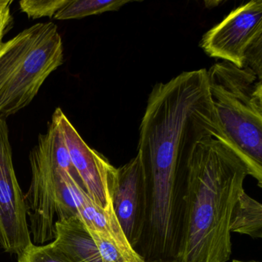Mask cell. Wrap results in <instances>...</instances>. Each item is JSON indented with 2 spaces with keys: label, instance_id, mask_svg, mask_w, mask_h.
<instances>
[{
  "label": "cell",
  "instance_id": "obj_1",
  "mask_svg": "<svg viewBox=\"0 0 262 262\" xmlns=\"http://www.w3.org/2000/svg\"><path fill=\"white\" fill-rule=\"evenodd\" d=\"M207 137L223 142L207 70L183 72L153 86L139 128L137 153L151 209L172 211L182 204L191 156Z\"/></svg>",
  "mask_w": 262,
  "mask_h": 262
},
{
  "label": "cell",
  "instance_id": "obj_2",
  "mask_svg": "<svg viewBox=\"0 0 262 262\" xmlns=\"http://www.w3.org/2000/svg\"><path fill=\"white\" fill-rule=\"evenodd\" d=\"M249 171L222 141L202 139L188 165L183 217L173 262H227L231 254L233 207Z\"/></svg>",
  "mask_w": 262,
  "mask_h": 262
},
{
  "label": "cell",
  "instance_id": "obj_3",
  "mask_svg": "<svg viewBox=\"0 0 262 262\" xmlns=\"http://www.w3.org/2000/svg\"><path fill=\"white\" fill-rule=\"evenodd\" d=\"M207 76L223 142L262 188V79L225 61L211 66Z\"/></svg>",
  "mask_w": 262,
  "mask_h": 262
},
{
  "label": "cell",
  "instance_id": "obj_4",
  "mask_svg": "<svg viewBox=\"0 0 262 262\" xmlns=\"http://www.w3.org/2000/svg\"><path fill=\"white\" fill-rule=\"evenodd\" d=\"M32 179L24 195L30 235L34 245L55 238V223L77 215L73 186L82 184L75 170L62 133L53 119L30 155Z\"/></svg>",
  "mask_w": 262,
  "mask_h": 262
},
{
  "label": "cell",
  "instance_id": "obj_5",
  "mask_svg": "<svg viewBox=\"0 0 262 262\" xmlns=\"http://www.w3.org/2000/svg\"><path fill=\"white\" fill-rule=\"evenodd\" d=\"M63 63L56 24L39 23L0 46V119L31 103L42 84Z\"/></svg>",
  "mask_w": 262,
  "mask_h": 262
},
{
  "label": "cell",
  "instance_id": "obj_6",
  "mask_svg": "<svg viewBox=\"0 0 262 262\" xmlns=\"http://www.w3.org/2000/svg\"><path fill=\"white\" fill-rule=\"evenodd\" d=\"M200 47L209 57L252 71L262 79V0H251L208 30Z\"/></svg>",
  "mask_w": 262,
  "mask_h": 262
},
{
  "label": "cell",
  "instance_id": "obj_7",
  "mask_svg": "<svg viewBox=\"0 0 262 262\" xmlns=\"http://www.w3.org/2000/svg\"><path fill=\"white\" fill-rule=\"evenodd\" d=\"M32 242L24 193L18 182L5 119H0V246L19 255Z\"/></svg>",
  "mask_w": 262,
  "mask_h": 262
},
{
  "label": "cell",
  "instance_id": "obj_8",
  "mask_svg": "<svg viewBox=\"0 0 262 262\" xmlns=\"http://www.w3.org/2000/svg\"><path fill=\"white\" fill-rule=\"evenodd\" d=\"M52 119L62 133L72 163L85 192L101 208L114 211L112 194L117 168L103 155L85 143L60 108L55 110Z\"/></svg>",
  "mask_w": 262,
  "mask_h": 262
},
{
  "label": "cell",
  "instance_id": "obj_9",
  "mask_svg": "<svg viewBox=\"0 0 262 262\" xmlns=\"http://www.w3.org/2000/svg\"><path fill=\"white\" fill-rule=\"evenodd\" d=\"M112 203L116 219L135 250L143 232L146 213L145 176L139 155L117 168Z\"/></svg>",
  "mask_w": 262,
  "mask_h": 262
},
{
  "label": "cell",
  "instance_id": "obj_10",
  "mask_svg": "<svg viewBox=\"0 0 262 262\" xmlns=\"http://www.w3.org/2000/svg\"><path fill=\"white\" fill-rule=\"evenodd\" d=\"M52 242L72 262H102L90 230L77 215L56 221Z\"/></svg>",
  "mask_w": 262,
  "mask_h": 262
},
{
  "label": "cell",
  "instance_id": "obj_11",
  "mask_svg": "<svg viewBox=\"0 0 262 262\" xmlns=\"http://www.w3.org/2000/svg\"><path fill=\"white\" fill-rule=\"evenodd\" d=\"M230 232L262 237V205L250 197L245 189L241 192L233 207L229 224Z\"/></svg>",
  "mask_w": 262,
  "mask_h": 262
},
{
  "label": "cell",
  "instance_id": "obj_12",
  "mask_svg": "<svg viewBox=\"0 0 262 262\" xmlns=\"http://www.w3.org/2000/svg\"><path fill=\"white\" fill-rule=\"evenodd\" d=\"M133 1L125 0H69L55 15L57 20L82 19L93 15L102 14L106 12L117 11L125 4Z\"/></svg>",
  "mask_w": 262,
  "mask_h": 262
},
{
  "label": "cell",
  "instance_id": "obj_13",
  "mask_svg": "<svg viewBox=\"0 0 262 262\" xmlns=\"http://www.w3.org/2000/svg\"><path fill=\"white\" fill-rule=\"evenodd\" d=\"M18 262H72L53 242L36 245L32 243L18 255Z\"/></svg>",
  "mask_w": 262,
  "mask_h": 262
},
{
  "label": "cell",
  "instance_id": "obj_14",
  "mask_svg": "<svg viewBox=\"0 0 262 262\" xmlns=\"http://www.w3.org/2000/svg\"><path fill=\"white\" fill-rule=\"evenodd\" d=\"M69 0H21L19 8L32 19L42 17L54 18L61 8L67 5Z\"/></svg>",
  "mask_w": 262,
  "mask_h": 262
},
{
  "label": "cell",
  "instance_id": "obj_15",
  "mask_svg": "<svg viewBox=\"0 0 262 262\" xmlns=\"http://www.w3.org/2000/svg\"><path fill=\"white\" fill-rule=\"evenodd\" d=\"M12 0H7L4 6L0 7V46L2 45L3 39L9 31L13 22V17L10 13Z\"/></svg>",
  "mask_w": 262,
  "mask_h": 262
},
{
  "label": "cell",
  "instance_id": "obj_16",
  "mask_svg": "<svg viewBox=\"0 0 262 262\" xmlns=\"http://www.w3.org/2000/svg\"><path fill=\"white\" fill-rule=\"evenodd\" d=\"M232 262H260V261H256V260H248V261H244V260H233Z\"/></svg>",
  "mask_w": 262,
  "mask_h": 262
},
{
  "label": "cell",
  "instance_id": "obj_17",
  "mask_svg": "<svg viewBox=\"0 0 262 262\" xmlns=\"http://www.w3.org/2000/svg\"><path fill=\"white\" fill-rule=\"evenodd\" d=\"M6 2H7V0H0V7L4 6V4H6Z\"/></svg>",
  "mask_w": 262,
  "mask_h": 262
}]
</instances>
